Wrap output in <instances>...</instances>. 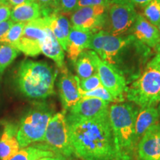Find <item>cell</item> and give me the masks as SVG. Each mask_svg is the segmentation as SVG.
Segmentation results:
<instances>
[{
  "mask_svg": "<svg viewBox=\"0 0 160 160\" xmlns=\"http://www.w3.org/2000/svg\"><path fill=\"white\" fill-rule=\"evenodd\" d=\"M68 125L73 155L82 160H117L109 115Z\"/></svg>",
  "mask_w": 160,
  "mask_h": 160,
  "instance_id": "obj_1",
  "label": "cell"
},
{
  "mask_svg": "<svg viewBox=\"0 0 160 160\" xmlns=\"http://www.w3.org/2000/svg\"><path fill=\"white\" fill-rule=\"evenodd\" d=\"M58 71L46 62L26 59L19 64L15 76L19 91L25 97L45 99L54 94Z\"/></svg>",
  "mask_w": 160,
  "mask_h": 160,
  "instance_id": "obj_2",
  "label": "cell"
},
{
  "mask_svg": "<svg viewBox=\"0 0 160 160\" xmlns=\"http://www.w3.org/2000/svg\"><path fill=\"white\" fill-rule=\"evenodd\" d=\"M139 108L132 102L111 103L109 118L113 131L117 160H133L137 151L135 122Z\"/></svg>",
  "mask_w": 160,
  "mask_h": 160,
  "instance_id": "obj_3",
  "label": "cell"
},
{
  "mask_svg": "<svg viewBox=\"0 0 160 160\" xmlns=\"http://www.w3.org/2000/svg\"><path fill=\"white\" fill-rule=\"evenodd\" d=\"M126 97L139 108H157L160 102V71L152 62L131 87L128 88Z\"/></svg>",
  "mask_w": 160,
  "mask_h": 160,
  "instance_id": "obj_4",
  "label": "cell"
},
{
  "mask_svg": "<svg viewBox=\"0 0 160 160\" xmlns=\"http://www.w3.org/2000/svg\"><path fill=\"white\" fill-rule=\"evenodd\" d=\"M53 116L51 109L45 103L35 104L20 121L17 136L20 148L42 142Z\"/></svg>",
  "mask_w": 160,
  "mask_h": 160,
  "instance_id": "obj_5",
  "label": "cell"
},
{
  "mask_svg": "<svg viewBox=\"0 0 160 160\" xmlns=\"http://www.w3.org/2000/svg\"><path fill=\"white\" fill-rule=\"evenodd\" d=\"M136 40L133 35L114 36L101 30L92 36L88 49L95 51L102 60L113 65L117 63L122 53Z\"/></svg>",
  "mask_w": 160,
  "mask_h": 160,
  "instance_id": "obj_6",
  "label": "cell"
},
{
  "mask_svg": "<svg viewBox=\"0 0 160 160\" xmlns=\"http://www.w3.org/2000/svg\"><path fill=\"white\" fill-rule=\"evenodd\" d=\"M42 143L56 153L68 159L73 155L65 111L57 113L52 117Z\"/></svg>",
  "mask_w": 160,
  "mask_h": 160,
  "instance_id": "obj_7",
  "label": "cell"
},
{
  "mask_svg": "<svg viewBox=\"0 0 160 160\" xmlns=\"http://www.w3.org/2000/svg\"><path fill=\"white\" fill-rule=\"evenodd\" d=\"M91 53L102 85L119 102H123L128 91L125 77L115 65L102 59L95 51L91 50Z\"/></svg>",
  "mask_w": 160,
  "mask_h": 160,
  "instance_id": "obj_8",
  "label": "cell"
},
{
  "mask_svg": "<svg viewBox=\"0 0 160 160\" xmlns=\"http://www.w3.org/2000/svg\"><path fill=\"white\" fill-rule=\"evenodd\" d=\"M138 13L134 6L129 4L111 3L106 11L105 28L114 36H122L131 31Z\"/></svg>",
  "mask_w": 160,
  "mask_h": 160,
  "instance_id": "obj_9",
  "label": "cell"
},
{
  "mask_svg": "<svg viewBox=\"0 0 160 160\" xmlns=\"http://www.w3.org/2000/svg\"><path fill=\"white\" fill-rule=\"evenodd\" d=\"M48 28L42 17L25 23L22 35L15 48L28 57H37L41 53V46L48 36Z\"/></svg>",
  "mask_w": 160,
  "mask_h": 160,
  "instance_id": "obj_10",
  "label": "cell"
},
{
  "mask_svg": "<svg viewBox=\"0 0 160 160\" xmlns=\"http://www.w3.org/2000/svg\"><path fill=\"white\" fill-rule=\"evenodd\" d=\"M105 6H88L78 8L71 14V27L96 33L105 28L106 11Z\"/></svg>",
  "mask_w": 160,
  "mask_h": 160,
  "instance_id": "obj_11",
  "label": "cell"
},
{
  "mask_svg": "<svg viewBox=\"0 0 160 160\" xmlns=\"http://www.w3.org/2000/svg\"><path fill=\"white\" fill-rule=\"evenodd\" d=\"M111 103L97 98H81L66 113L68 122L83 119H92L109 115Z\"/></svg>",
  "mask_w": 160,
  "mask_h": 160,
  "instance_id": "obj_12",
  "label": "cell"
},
{
  "mask_svg": "<svg viewBox=\"0 0 160 160\" xmlns=\"http://www.w3.org/2000/svg\"><path fill=\"white\" fill-rule=\"evenodd\" d=\"M57 86L64 111L67 112L82 98L79 78L72 74L67 68L65 67L61 70Z\"/></svg>",
  "mask_w": 160,
  "mask_h": 160,
  "instance_id": "obj_13",
  "label": "cell"
},
{
  "mask_svg": "<svg viewBox=\"0 0 160 160\" xmlns=\"http://www.w3.org/2000/svg\"><path fill=\"white\" fill-rule=\"evenodd\" d=\"M139 160H160V123L152 125L137 144Z\"/></svg>",
  "mask_w": 160,
  "mask_h": 160,
  "instance_id": "obj_14",
  "label": "cell"
},
{
  "mask_svg": "<svg viewBox=\"0 0 160 160\" xmlns=\"http://www.w3.org/2000/svg\"><path fill=\"white\" fill-rule=\"evenodd\" d=\"M131 31L132 35L144 45L158 48L160 53V33L157 26L150 22L143 15L138 13Z\"/></svg>",
  "mask_w": 160,
  "mask_h": 160,
  "instance_id": "obj_15",
  "label": "cell"
},
{
  "mask_svg": "<svg viewBox=\"0 0 160 160\" xmlns=\"http://www.w3.org/2000/svg\"><path fill=\"white\" fill-rule=\"evenodd\" d=\"M42 18L46 25L51 30L64 51H66L69 33L71 29V24L68 19L57 10H53Z\"/></svg>",
  "mask_w": 160,
  "mask_h": 160,
  "instance_id": "obj_16",
  "label": "cell"
},
{
  "mask_svg": "<svg viewBox=\"0 0 160 160\" xmlns=\"http://www.w3.org/2000/svg\"><path fill=\"white\" fill-rule=\"evenodd\" d=\"M19 125L13 122L5 124L0 137V160H8L19 151L18 140Z\"/></svg>",
  "mask_w": 160,
  "mask_h": 160,
  "instance_id": "obj_17",
  "label": "cell"
},
{
  "mask_svg": "<svg viewBox=\"0 0 160 160\" xmlns=\"http://www.w3.org/2000/svg\"><path fill=\"white\" fill-rule=\"evenodd\" d=\"M93 33H94L92 31L71 27L66 52L68 53V57L73 62H75L79 56L84 51L88 49L90 42Z\"/></svg>",
  "mask_w": 160,
  "mask_h": 160,
  "instance_id": "obj_18",
  "label": "cell"
},
{
  "mask_svg": "<svg viewBox=\"0 0 160 160\" xmlns=\"http://www.w3.org/2000/svg\"><path fill=\"white\" fill-rule=\"evenodd\" d=\"M160 115L157 108L150 107L139 108L135 122V140L137 145L152 125L158 123Z\"/></svg>",
  "mask_w": 160,
  "mask_h": 160,
  "instance_id": "obj_19",
  "label": "cell"
},
{
  "mask_svg": "<svg viewBox=\"0 0 160 160\" xmlns=\"http://www.w3.org/2000/svg\"><path fill=\"white\" fill-rule=\"evenodd\" d=\"M41 52L53 60L60 70L65 67V51L49 28H48L47 37L42 44Z\"/></svg>",
  "mask_w": 160,
  "mask_h": 160,
  "instance_id": "obj_20",
  "label": "cell"
},
{
  "mask_svg": "<svg viewBox=\"0 0 160 160\" xmlns=\"http://www.w3.org/2000/svg\"><path fill=\"white\" fill-rule=\"evenodd\" d=\"M42 17V10L34 1L12 8L11 19L13 22L28 23Z\"/></svg>",
  "mask_w": 160,
  "mask_h": 160,
  "instance_id": "obj_21",
  "label": "cell"
},
{
  "mask_svg": "<svg viewBox=\"0 0 160 160\" xmlns=\"http://www.w3.org/2000/svg\"><path fill=\"white\" fill-rule=\"evenodd\" d=\"M57 154L43 143H36L20 148L8 160H37L39 158Z\"/></svg>",
  "mask_w": 160,
  "mask_h": 160,
  "instance_id": "obj_22",
  "label": "cell"
},
{
  "mask_svg": "<svg viewBox=\"0 0 160 160\" xmlns=\"http://www.w3.org/2000/svg\"><path fill=\"white\" fill-rule=\"evenodd\" d=\"M73 64L79 79H86L97 73V68L92 57L91 50L84 51Z\"/></svg>",
  "mask_w": 160,
  "mask_h": 160,
  "instance_id": "obj_23",
  "label": "cell"
},
{
  "mask_svg": "<svg viewBox=\"0 0 160 160\" xmlns=\"http://www.w3.org/2000/svg\"><path fill=\"white\" fill-rule=\"evenodd\" d=\"M19 53L20 51L13 46L8 44L0 45V76L14 61Z\"/></svg>",
  "mask_w": 160,
  "mask_h": 160,
  "instance_id": "obj_24",
  "label": "cell"
},
{
  "mask_svg": "<svg viewBox=\"0 0 160 160\" xmlns=\"http://www.w3.org/2000/svg\"><path fill=\"white\" fill-rule=\"evenodd\" d=\"M144 17L153 25L160 23V0H151L144 8Z\"/></svg>",
  "mask_w": 160,
  "mask_h": 160,
  "instance_id": "obj_25",
  "label": "cell"
},
{
  "mask_svg": "<svg viewBox=\"0 0 160 160\" xmlns=\"http://www.w3.org/2000/svg\"><path fill=\"white\" fill-rule=\"evenodd\" d=\"M25 23L14 22L12 25L11 28L8 31L5 37L2 39L1 42L4 44H8L15 47L19 40L22 35L24 28Z\"/></svg>",
  "mask_w": 160,
  "mask_h": 160,
  "instance_id": "obj_26",
  "label": "cell"
},
{
  "mask_svg": "<svg viewBox=\"0 0 160 160\" xmlns=\"http://www.w3.org/2000/svg\"><path fill=\"white\" fill-rule=\"evenodd\" d=\"M80 93H81L82 98H97V99H102L111 104L119 102L117 99L103 86H100L93 91L87 92L82 91L80 89Z\"/></svg>",
  "mask_w": 160,
  "mask_h": 160,
  "instance_id": "obj_27",
  "label": "cell"
},
{
  "mask_svg": "<svg viewBox=\"0 0 160 160\" xmlns=\"http://www.w3.org/2000/svg\"><path fill=\"white\" fill-rule=\"evenodd\" d=\"M100 86H102V85L97 73L86 79H79V87L82 91H93Z\"/></svg>",
  "mask_w": 160,
  "mask_h": 160,
  "instance_id": "obj_28",
  "label": "cell"
},
{
  "mask_svg": "<svg viewBox=\"0 0 160 160\" xmlns=\"http://www.w3.org/2000/svg\"><path fill=\"white\" fill-rule=\"evenodd\" d=\"M79 0H58L57 11L63 14H71L78 8Z\"/></svg>",
  "mask_w": 160,
  "mask_h": 160,
  "instance_id": "obj_29",
  "label": "cell"
},
{
  "mask_svg": "<svg viewBox=\"0 0 160 160\" xmlns=\"http://www.w3.org/2000/svg\"><path fill=\"white\" fill-rule=\"evenodd\" d=\"M111 0H79L78 8L99 5L108 8L111 5Z\"/></svg>",
  "mask_w": 160,
  "mask_h": 160,
  "instance_id": "obj_30",
  "label": "cell"
},
{
  "mask_svg": "<svg viewBox=\"0 0 160 160\" xmlns=\"http://www.w3.org/2000/svg\"><path fill=\"white\" fill-rule=\"evenodd\" d=\"M41 8L42 11L57 10L58 0H33Z\"/></svg>",
  "mask_w": 160,
  "mask_h": 160,
  "instance_id": "obj_31",
  "label": "cell"
},
{
  "mask_svg": "<svg viewBox=\"0 0 160 160\" xmlns=\"http://www.w3.org/2000/svg\"><path fill=\"white\" fill-rule=\"evenodd\" d=\"M151 0H111L112 3L129 4L134 7L145 8Z\"/></svg>",
  "mask_w": 160,
  "mask_h": 160,
  "instance_id": "obj_32",
  "label": "cell"
},
{
  "mask_svg": "<svg viewBox=\"0 0 160 160\" xmlns=\"http://www.w3.org/2000/svg\"><path fill=\"white\" fill-rule=\"evenodd\" d=\"M12 8L11 6L5 3H1L0 5V23L7 21L11 18Z\"/></svg>",
  "mask_w": 160,
  "mask_h": 160,
  "instance_id": "obj_33",
  "label": "cell"
},
{
  "mask_svg": "<svg viewBox=\"0 0 160 160\" xmlns=\"http://www.w3.org/2000/svg\"><path fill=\"white\" fill-rule=\"evenodd\" d=\"M14 23L11 19H8L7 21L2 22L0 23V42H1L2 39L5 37L7 34L8 31L11 28L12 25Z\"/></svg>",
  "mask_w": 160,
  "mask_h": 160,
  "instance_id": "obj_34",
  "label": "cell"
},
{
  "mask_svg": "<svg viewBox=\"0 0 160 160\" xmlns=\"http://www.w3.org/2000/svg\"><path fill=\"white\" fill-rule=\"evenodd\" d=\"M32 1H33V0H0L1 2L7 4V5L11 6L12 8L16 7V6L20 5L24 3L30 2H32Z\"/></svg>",
  "mask_w": 160,
  "mask_h": 160,
  "instance_id": "obj_35",
  "label": "cell"
},
{
  "mask_svg": "<svg viewBox=\"0 0 160 160\" xmlns=\"http://www.w3.org/2000/svg\"><path fill=\"white\" fill-rule=\"evenodd\" d=\"M37 160H68V158H66L63 156L59 154H56L53 156H50V157H45L39 158Z\"/></svg>",
  "mask_w": 160,
  "mask_h": 160,
  "instance_id": "obj_36",
  "label": "cell"
},
{
  "mask_svg": "<svg viewBox=\"0 0 160 160\" xmlns=\"http://www.w3.org/2000/svg\"><path fill=\"white\" fill-rule=\"evenodd\" d=\"M152 63L157 68V69L160 71V53L158 56H157L154 59L152 60Z\"/></svg>",
  "mask_w": 160,
  "mask_h": 160,
  "instance_id": "obj_37",
  "label": "cell"
},
{
  "mask_svg": "<svg viewBox=\"0 0 160 160\" xmlns=\"http://www.w3.org/2000/svg\"><path fill=\"white\" fill-rule=\"evenodd\" d=\"M157 108H158V111H159V115H160V102L157 106Z\"/></svg>",
  "mask_w": 160,
  "mask_h": 160,
  "instance_id": "obj_38",
  "label": "cell"
},
{
  "mask_svg": "<svg viewBox=\"0 0 160 160\" xmlns=\"http://www.w3.org/2000/svg\"><path fill=\"white\" fill-rule=\"evenodd\" d=\"M2 131H3V129L2 130V129H0V137H1V135H2Z\"/></svg>",
  "mask_w": 160,
  "mask_h": 160,
  "instance_id": "obj_39",
  "label": "cell"
},
{
  "mask_svg": "<svg viewBox=\"0 0 160 160\" xmlns=\"http://www.w3.org/2000/svg\"><path fill=\"white\" fill-rule=\"evenodd\" d=\"M158 29H159V33H160V23L159 24V25H158Z\"/></svg>",
  "mask_w": 160,
  "mask_h": 160,
  "instance_id": "obj_40",
  "label": "cell"
},
{
  "mask_svg": "<svg viewBox=\"0 0 160 160\" xmlns=\"http://www.w3.org/2000/svg\"><path fill=\"white\" fill-rule=\"evenodd\" d=\"M1 3H2V2H0V5H1Z\"/></svg>",
  "mask_w": 160,
  "mask_h": 160,
  "instance_id": "obj_41",
  "label": "cell"
}]
</instances>
